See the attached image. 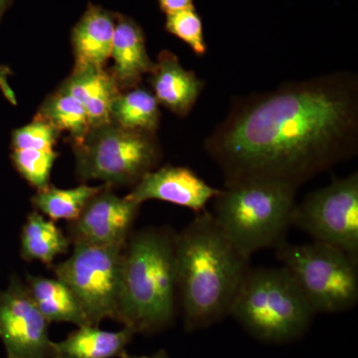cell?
<instances>
[{
  "mask_svg": "<svg viewBox=\"0 0 358 358\" xmlns=\"http://www.w3.org/2000/svg\"><path fill=\"white\" fill-rule=\"evenodd\" d=\"M204 148L224 185L298 188L357 154V75L339 71L236 98Z\"/></svg>",
  "mask_w": 358,
  "mask_h": 358,
  "instance_id": "cell-1",
  "label": "cell"
},
{
  "mask_svg": "<svg viewBox=\"0 0 358 358\" xmlns=\"http://www.w3.org/2000/svg\"><path fill=\"white\" fill-rule=\"evenodd\" d=\"M249 260L209 212L197 214L176 233L178 298L186 331L204 329L230 315L248 274Z\"/></svg>",
  "mask_w": 358,
  "mask_h": 358,
  "instance_id": "cell-2",
  "label": "cell"
},
{
  "mask_svg": "<svg viewBox=\"0 0 358 358\" xmlns=\"http://www.w3.org/2000/svg\"><path fill=\"white\" fill-rule=\"evenodd\" d=\"M176 234L145 228L133 231L124 244L117 322L136 334L160 333L176 319Z\"/></svg>",
  "mask_w": 358,
  "mask_h": 358,
  "instance_id": "cell-3",
  "label": "cell"
},
{
  "mask_svg": "<svg viewBox=\"0 0 358 358\" xmlns=\"http://www.w3.org/2000/svg\"><path fill=\"white\" fill-rule=\"evenodd\" d=\"M296 189L275 181L224 185L214 197L211 214L231 243L251 258L284 241L292 225Z\"/></svg>",
  "mask_w": 358,
  "mask_h": 358,
  "instance_id": "cell-4",
  "label": "cell"
},
{
  "mask_svg": "<svg viewBox=\"0 0 358 358\" xmlns=\"http://www.w3.org/2000/svg\"><path fill=\"white\" fill-rule=\"evenodd\" d=\"M315 313L284 267L250 268L230 312L252 336L274 343L300 338Z\"/></svg>",
  "mask_w": 358,
  "mask_h": 358,
  "instance_id": "cell-5",
  "label": "cell"
},
{
  "mask_svg": "<svg viewBox=\"0 0 358 358\" xmlns=\"http://www.w3.org/2000/svg\"><path fill=\"white\" fill-rule=\"evenodd\" d=\"M72 150L81 182L100 180L112 188L133 187L162 159L157 134L122 128L114 122L91 128Z\"/></svg>",
  "mask_w": 358,
  "mask_h": 358,
  "instance_id": "cell-6",
  "label": "cell"
},
{
  "mask_svg": "<svg viewBox=\"0 0 358 358\" xmlns=\"http://www.w3.org/2000/svg\"><path fill=\"white\" fill-rule=\"evenodd\" d=\"M277 256L315 313L350 310L358 301V260L329 245L282 241Z\"/></svg>",
  "mask_w": 358,
  "mask_h": 358,
  "instance_id": "cell-7",
  "label": "cell"
},
{
  "mask_svg": "<svg viewBox=\"0 0 358 358\" xmlns=\"http://www.w3.org/2000/svg\"><path fill=\"white\" fill-rule=\"evenodd\" d=\"M124 247L73 245L72 254L51 267L76 296L90 326L117 320Z\"/></svg>",
  "mask_w": 358,
  "mask_h": 358,
  "instance_id": "cell-8",
  "label": "cell"
},
{
  "mask_svg": "<svg viewBox=\"0 0 358 358\" xmlns=\"http://www.w3.org/2000/svg\"><path fill=\"white\" fill-rule=\"evenodd\" d=\"M292 225L358 260V173L308 194L294 206Z\"/></svg>",
  "mask_w": 358,
  "mask_h": 358,
  "instance_id": "cell-9",
  "label": "cell"
},
{
  "mask_svg": "<svg viewBox=\"0 0 358 358\" xmlns=\"http://www.w3.org/2000/svg\"><path fill=\"white\" fill-rule=\"evenodd\" d=\"M49 326L25 282L11 277L6 289L0 291V341L6 358H52Z\"/></svg>",
  "mask_w": 358,
  "mask_h": 358,
  "instance_id": "cell-10",
  "label": "cell"
},
{
  "mask_svg": "<svg viewBox=\"0 0 358 358\" xmlns=\"http://www.w3.org/2000/svg\"><path fill=\"white\" fill-rule=\"evenodd\" d=\"M141 204L103 185L75 220L68 222L71 245L122 246L133 232Z\"/></svg>",
  "mask_w": 358,
  "mask_h": 358,
  "instance_id": "cell-11",
  "label": "cell"
},
{
  "mask_svg": "<svg viewBox=\"0 0 358 358\" xmlns=\"http://www.w3.org/2000/svg\"><path fill=\"white\" fill-rule=\"evenodd\" d=\"M219 192L188 167L164 166L145 174L126 196L140 204L148 200L169 202L199 214L206 211Z\"/></svg>",
  "mask_w": 358,
  "mask_h": 358,
  "instance_id": "cell-12",
  "label": "cell"
},
{
  "mask_svg": "<svg viewBox=\"0 0 358 358\" xmlns=\"http://www.w3.org/2000/svg\"><path fill=\"white\" fill-rule=\"evenodd\" d=\"M148 82L159 105L185 117L189 115L203 91V80L186 70L176 54L162 50L157 56Z\"/></svg>",
  "mask_w": 358,
  "mask_h": 358,
  "instance_id": "cell-13",
  "label": "cell"
},
{
  "mask_svg": "<svg viewBox=\"0 0 358 358\" xmlns=\"http://www.w3.org/2000/svg\"><path fill=\"white\" fill-rule=\"evenodd\" d=\"M110 58L114 66L110 71L121 92L140 86L150 74L155 62L147 50L145 35L133 18L115 13V28Z\"/></svg>",
  "mask_w": 358,
  "mask_h": 358,
  "instance_id": "cell-14",
  "label": "cell"
},
{
  "mask_svg": "<svg viewBox=\"0 0 358 358\" xmlns=\"http://www.w3.org/2000/svg\"><path fill=\"white\" fill-rule=\"evenodd\" d=\"M115 13L90 2L71 31L74 67L106 68L112 53Z\"/></svg>",
  "mask_w": 358,
  "mask_h": 358,
  "instance_id": "cell-15",
  "label": "cell"
},
{
  "mask_svg": "<svg viewBox=\"0 0 358 358\" xmlns=\"http://www.w3.org/2000/svg\"><path fill=\"white\" fill-rule=\"evenodd\" d=\"M60 87L83 105L91 128L112 122L110 109L121 90L110 71L99 67H74Z\"/></svg>",
  "mask_w": 358,
  "mask_h": 358,
  "instance_id": "cell-16",
  "label": "cell"
},
{
  "mask_svg": "<svg viewBox=\"0 0 358 358\" xmlns=\"http://www.w3.org/2000/svg\"><path fill=\"white\" fill-rule=\"evenodd\" d=\"M134 336L126 327L115 331L99 326L78 327L63 341H53L52 358H122Z\"/></svg>",
  "mask_w": 358,
  "mask_h": 358,
  "instance_id": "cell-17",
  "label": "cell"
},
{
  "mask_svg": "<svg viewBox=\"0 0 358 358\" xmlns=\"http://www.w3.org/2000/svg\"><path fill=\"white\" fill-rule=\"evenodd\" d=\"M25 284L35 306L49 324L68 322L77 327L90 326L76 296L58 278L27 274Z\"/></svg>",
  "mask_w": 358,
  "mask_h": 358,
  "instance_id": "cell-18",
  "label": "cell"
},
{
  "mask_svg": "<svg viewBox=\"0 0 358 358\" xmlns=\"http://www.w3.org/2000/svg\"><path fill=\"white\" fill-rule=\"evenodd\" d=\"M71 242L57 224L39 212L28 214L20 234V256L26 262H39L50 268L58 256L69 251Z\"/></svg>",
  "mask_w": 358,
  "mask_h": 358,
  "instance_id": "cell-19",
  "label": "cell"
},
{
  "mask_svg": "<svg viewBox=\"0 0 358 358\" xmlns=\"http://www.w3.org/2000/svg\"><path fill=\"white\" fill-rule=\"evenodd\" d=\"M110 119L122 128L157 134L160 122L159 103L152 92L147 89L138 86L127 90L115 99Z\"/></svg>",
  "mask_w": 358,
  "mask_h": 358,
  "instance_id": "cell-20",
  "label": "cell"
},
{
  "mask_svg": "<svg viewBox=\"0 0 358 358\" xmlns=\"http://www.w3.org/2000/svg\"><path fill=\"white\" fill-rule=\"evenodd\" d=\"M35 117L49 122L61 134L68 133L72 145L83 140L91 129L83 105L60 86L45 99Z\"/></svg>",
  "mask_w": 358,
  "mask_h": 358,
  "instance_id": "cell-21",
  "label": "cell"
},
{
  "mask_svg": "<svg viewBox=\"0 0 358 358\" xmlns=\"http://www.w3.org/2000/svg\"><path fill=\"white\" fill-rule=\"evenodd\" d=\"M102 187L103 185H80L77 187L62 189L50 185L36 192L31 197V203L35 211L54 222L60 220L71 222L80 215L89 200Z\"/></svg>",
  "mask_w": 358,
  "mask_h": 358,
  "instance_id": "cell-22",
  "label": "cell"
},
{
  "mask_svg": "<svg viewBox=\"0 0 358 358\" xmlns=\"http://www.w3.org/2000/svg\"><path fill=\"white\" fill-rule=\"evenodd\" d=\"M58 155L55 150H11L10 160L16 173L38 192L50 185Z\"/></svg>",
  "mask_w": 358,
  "mask_h": 358,
  "instance_id": "cell-23",
  "label": "cell"
},
{
  "mask_svg": "<svg viewBox=\"0 0 358 358\" xmlns=\"http://www.w3.org/2000/svg\"><path fill=\"white\" fill-rule=\"evenodd\" d=\"M164 27L169 34L187 44L196 55L203 56L206 54L203 23L195 7L169 14Z\"/></svg>",
  "mask_w": 358,
  "mask_h": 358,
  "instance_id": "cell-24",
  "label": "cell"
},
{
  "mask_svg": "<svg viewBox=\"0 0 358 358\" xmlns=\"http://www.w3.org/2000/svg\"><path fill=\"white\" fill-rule=\"evenodd\" d=\"M60 134L49 122L35 117L29 124L13 129L10 150H55Z\"/></svg>",
  "mask_w": 358,
  "mask_h": 358,
  "instance_id": "cell-25",
  "label": "cell"
},
{
  "mask_svg": "<svg viewBox=\"0 0 358 358\" xmlns=\"http://www.w3.org/2000/svg\"><path fill=\"white\" fill-rule=\"evenodd\" d=\"M157 2L160 10L166 15L194 7L193 0H157Z\"/></svg>",
  "mask_w": 358,
  "mask_h": 358,
  "instance_id": "cell-26",
  "label": "cell"
},
{
  "mask_svg": "<svg viewBox=\"0 0 358 358\" xmlns=\"http://www.w3.org/2000/svg\"><path fill=\"white\" fill-rule=\"evenodd\" d=\"M15 0H0V25H1L2 20L7 13V11L13 6Z\"/></svg>",
  "mask_w": 358,
  "mask_h": 358,
  "instance_id": "cell-27",
  "label": "cell"
},
{
  "mask_svg": "<svg viewBox=\"0 0 358 358\" xmlns=\"http://www.w3.org/2000/svg\"><path fill=\"white\" fill-rule=\"evenodd\" d=\"M122 358H171L169 357V355L164 350H159V352L154 353L152 355H141V357H134V355H129L127 353L126 355H124Z\"/></svg>",
  "mask_w": 358,
  "mask_h": 358,
  "instance_id": "cell-28",
  "label": "cell"
}]
</instances>
